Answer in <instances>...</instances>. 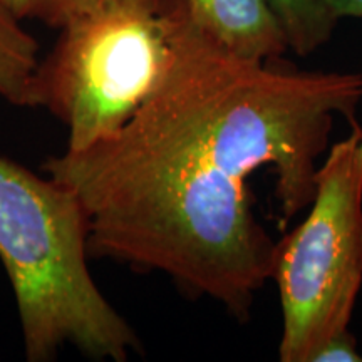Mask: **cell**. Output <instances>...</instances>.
<instances>
[{"instance_id": "6da1fadb", "label": "cell", "mask_w": 362, "mask_h": 362, "mask_svg": "<svg viewBox=\"0 0 362 362\" xmlns=\"http://www.w3.org/2000/svg\"><path fill=\"white\" fill-rule=\"evenodd\" d=\"M361 104L362 72L245 59L181 0L168 66L128 123L42 170L83 205L90 257L161 272L245 322L277 255L248 180L272 170L287 225L314 198L336 119Z\"/></svg>"}, {"instance_id": "277c9868", "label": "cell", "mask_w": 362, "mask_h": 362, "mask_svg": "<svg viewBox=\"0 0 362 362\" xmlns=\"http://www.w3.org/2000/svg\"><path fill=\"white\" fill-rule=\"evenodd\" d=\"M349 124L322 158L309 214L277 242L282 362H312L329 337L349 329L362 287V126Z\"/></svg>"}, {"instance_id": "3957f363", "label": "cell", "mask_w": 362, "mask_h": 362, "mask_svg": "<svg viewBox=\"0 0 362 362\" xmlns=\"http://www.w3.org/2000/svg\"><path fill=\"white\" fill-rule=\"evenodd\" d=\"M181 0H101L62 25L34 79V104L67 128L66 151L116 134L149 96L173 47Z\"/></svg>"}, {"instance_id": "8992f818", "label": "cell", "mask_w": 362, "mask_h": 362, "mask_svg": "<svg viewBox=\"0 0 362 362\" xmlns=\"http://www.w3.org/2000/svg\"><path fill=\"white\" fill-rule=\"evenodd\" d=\"M39 44L0 2V98L21 107H35L34 79Z\"/></svg>"}, {"instance_id": "ba28073f", "label": "cell", "mask_w": 362, "mask_h": 362, "mask_svg": "<svg viewBox=\"0 0 362 362\" xmlns=\"http://www.w3.org/2000/svg\"><path fill=\"white\" fill-rule=\"evenodd\" d=\"M17 19L35 21L61 29L67 22L93 8L101 0H0Z\"/></svg>"}, {"instance_id": "9c48e42d", "label": "cell", "mask_w": 362, "mask_h": 362, "mask_svg": "<svg viewBox=\"0 0 362 362\" xmlns=\"http://www.w3.org/2000/svg\"><path fill=\"white\" fill-rule=\"evenodd\" d=\"M312 362H362V354L357 349L356 337L347 329L329 337L317 349Z\"/></svg>"}, {"instance_id": "7a4b0ae2", "label": "cell", "mask_w": 362, "mask_h": 362, "mask_svg": "<svg viewBox=\"0 0 362 362\" xmlns=\"http://www.w3.org/2000/svg\"><path fill=\"white\" fill-rule=\"evenodd\" d=\"M88 238V216L69 188L0 155V260L29 362L56 359L64 346L124 362L141 346L94 282Z\"/></svg>"}, {"instance_id": "30bf717a", "label": "cell", "mask_w": 362, "mask_h": 362, "mask_svg": "<svg viewBox=\"0 0 362 362\" xmlns=\"http://www.w3.org/2000/svg\"><path fill=\"white\" fill-rule=\"evenodd\" d=\"M327 2L339 21L344 17L362 19V0H327Z\"/></svg>"}, {"instance_id": "52a82bcc", "label": "cell", "mask_w": 362, "mask_h": 362, "mask_svg": "<svg viewBox=\"0 0 362 362\" xmlns=\"http://www.w3.org/2000/svg\"><path fill=\"white\" fill-rule=\"evenodd\" d=\"M291 51L309 56L332 37L339 24L327 0H267Z\"/></svg>"}, {"instance_id": "5b68a950", "label": "cell", "mask_w": 362, "mask_h": 362, "mask_svg": "<svg viewBox=\"0 0 362 362\" xmlns=\"http://www.w3.org/2000/svg\"><path fill=\"white\" fill-rule=\"evenodd\" d=\"M203 29L238 56L274 62L288 51L267 0H187Z\"/></svg>"}]
</instances>
